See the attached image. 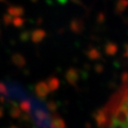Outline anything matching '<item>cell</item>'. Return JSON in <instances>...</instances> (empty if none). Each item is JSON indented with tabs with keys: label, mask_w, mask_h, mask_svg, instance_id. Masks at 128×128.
Returning <instances> with one entry per match:
<instances>
[{
	"label": "cell",
	"mask_w": 128,
	"mask_h": 128,
	"mask_svg": "<svg viewBox=\"0 0 128 128\" xmlns=\"http://www.w3.org/2000/svg\"><path fill=\"white\" fill-rule=\"evenodd\" d=\"M124 128H128V125H127V126H125V127H124Z\"/></svg>",
	"instance_id": "6da1fadb"
}]
</instances>
